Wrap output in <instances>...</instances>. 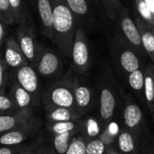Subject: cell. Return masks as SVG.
<instances>
[{
  "label": "cell",
  "mask_w": 154,
  "mask_h": 154,
  "mask_svg": "<svg viewBox=\"0 0 154 154\" xmlns=\"http://www.w3.org/2000/svg\"><path fill=\"white\" fill-rule=\"evenodd\" d=\"M38 20L41 32L43 36L53 41L52 5L51 0H29Z\"/></svg>",
  "instance_id": "cell-13"
},
{
  "label": "cell",
  "mask_w": 154,
  "mask_h": 154,
  "mask_svg": "<svg viewBox=\"0 0 154 154\" xmlns=\"http://www.w3.org/2000/svg\"><path fill=\"white\" fill-rule=\"evenodd\" d=\"M135 7L138 12V15L151 27L154 28V19L148 5L144 0H134Z\"/></svg>",
  "instance_id": "cell-30"
},
{
  "label": "cell",
  "mask_w": 154,
  "mask_h": 154,
  "mask_svg": "<svg viewBox=\"0 0 154 154\" xmlns=\"http://www.w3.org/2000/svg\"><path fill=\"white\" fill-rule=\"evenodd\" d=\"M42 105L44 110L54 107H66L77 111L74 93V74L69 69L64 76L59 78L44 90Z\"/></svg>",
  "instance_id": "cell-5"
},
{
  "label": "cell",
  "mask_w": 154,
  "mask_h": 154,
  "mask_svg": "<svg viewBox=\"0 0 154 154\" xmlns=\"http://www.w3.org/2000/svg\"><path fill=\"white\" fill-rule=\"evenodd\" d=\"M110 54L116 75L125 81L127 76L143 65V55L134 45H132L122 33L114 35L109 42Z\"/></svg>",
  "instance_id": "cell-4"
},
{
  "label": "cell",
  "mask_w": 154,
  "mask_h": 154,
  "mask_svg": "<svg viewBox=\"0 0 154 154\" xmlns=\"http://www.w3.org/2000/svg\"><path fill=\"white\" fill-rule=\"evenodd\" d=\"M115 147L123 154H154L151 153L134 135L123 127Z\"/></svg>",
  "instance_id": "cell-16"
},
{
  "label": "cell",
  "mask_w": 154,
  "mask_h": 154,
  "mask_svg": "<svg viewBox=\"0 0 154 154\" xmlns=\"http://www.w3.org/2000/svg\"><path fill=\"white\" fill-rule=\"evenodd\" d=\"M91 3H94V4H98L99 3V0H89Z\"/></svg>",
  "instance_id": "cell-41"
},
{
  "label": "cell",
  "mask_w": 154,
  "mask_h": 154,
  "mask_svg": "<svg viewBox=\"0 0 154 154\" xmlns=\"http://www.w3.org/2000/svg\"><path fill=\"white\" fill-rule=\"evenodd\" d=\"M19 112L22 111L17 108L9 92H7L6 90L0 91V116L15 115Z\"/></svg>",
  "instance_id": "cell-28"
},
{
  "label": "cell",
  "mask_w": 154,
  "mask_h": 154,
  "mask_svg": "<svg viewBox=\"0 0 154 154\" xmlns=\"http://www.w3.org/2000/svg\"><path fill=\"white\" fill-rule=\"evenodd\" d=\"M97 93V115L105 127L113 120H118L125 92L116 78L115 70L107 63L100 66L95 81Z\"/></svg>",
  "instance_id": "cell-1"
},
{
  "label": "cell",
  "mask_w": 154,
  "mask_h": 154,
  "mask_svg": "<svg viewBox=\"0 0 154 154\" xmlns=\"http://www.w3.org/2000/svg\"><path fill=\"white\" fill-rule=\"evenodd\" d=\"M71 66L69 70L74 75L88 73L92 64L89 42L84 28L79 27L75 35L71 55Z\"/></svg>",
  "instance_id": "cell-8"
},
{
  "label": "cell",
  "mask_w": 154,
  "mask_h": 154,
  "mask_svg": "<svg viewBox=\"0 0 154 154\" xmlns=\"http://www.w3.org/2000/svg\"><path fill=\"white\" fill-rule=\"evenodd\" d=\"M104 129L105 125L97 113L95 115L89 114L80 118V126L78 134L81 135L88 143L99 138Z\"/></svg>",
  "instance_id": "cell-14"
},
{
  "label": "cell",
  "mask_w": 154,
  "mask_h": 154,
  "mask_svg": "<svg viewBox=\"0 0 154 154\" xmlns=\"http://www.w3.org/2000/svg\"><path fill=\"white\" fill-rule=\"evenodd\" d=\"M80 118L71 121H67V122L47 123L46 130L50 135L70 133V132H75L79 134V130L80 126Z\"/></svg>",
  "instance_id": "cell-24"
},
{
  "label": "cell",
  "mask_w": 154,
  "mask_h": 154,
  "mask_svg": "<svg viewBox=\"0 0 154 154\" xmlns=\"http://www.w3.org/2000/svg\"><path fill=\"white\" fill-rule=\"evenodd\" d=\"M9 67L5 59L2 57L0 60V91H5L10 86L12 80V73L9 72Z\"/></svg>",
  "instance_id": "cell-33"
},
{
  "label": "cell",
  "mask_w": 154,
  "mask_h": 154,
  "mask_svg": "<svg viewBox=\"0 0 154 154\" xmlns=\"http://www.w3.org/2000/svg\"><path fill=\"white\" fill-rule=\"evenodd\" d=\"M144 1H145L146 5H148V7H149V9H150L154 19V0H144Z\"/></svg>",
  "instance_id": "cell-39"
},
{
  "label": "cell",
  "mask_w": 154,
  "mask_h": 154,
  "mask_svg": "<svg viewBox=\"0 0 154 154\" xmlns=\"http://www.w3.org/2000/svg\"><path fill=\"white\" fill-rule=\"evenodd\" d=\"M9 3L15 17V23L19 24L23 21L32 17L26 0H9Z\"/></svg>",
  "instance_id": "cell-27"
},
{
  "label": "cell",
  "mask_w": 154,
  "mask_h": 154,
  "mask_svg": "<svg viewBox=\"0 0 154 154\" xmlns=\"http://www.w3.org/2000/svg\"><path fill=\"white\" fill-rule=\"evenodd\" d=\"M5 44V51L2 57L5 59L6 64L10 69L15 70L30 63L17 41L10 37L6 40Z\"/></svg>",
  "instance_id": "cell-15"
},
{
  "label": "cell",
  "mask_w": 154,
  "mask_h": 154,
  "mask_svg": "<svg viewBox=\"0 0 154 154\" xmlns=\"http://www.w3.org/2000/svg\"><path fill=\"white\" fill-rule=\"evenodd\" d=\"M144 78V99L145 107L150 114H154V67L149 64L145 66Z\"/></svg>",
  "instance_id": "cell-21"
},
{
  "label": "cell",
  "mask_w": 154,
  "mask_h": 154,
  "mask_svg": "<svg viewBox=\"0 0 154 154\" xmlns=\"http://www.w3.org/2000/svg\"><path fill=\"white\" fill-rule=\"evenodd\" d=\"M9 94L20 111L34 110L35 104L32 95L12 79Z\"/></svg>",
  "instance_id": "cell-17"
},
{
  "label": "cell",
  "mask_w": 154,
  "mask_h": 154,
  "mask_svg": "<svg viewBox=\"0 0 154 154\" xmlns=\"http://www.w3.org/2000/svg\"><path fill=\"white\" fill-rule=\"evenodd\" d=\"M74 93L77 111L80 117L97 113V93L95 82L88 73L74 75Z\"/></svg>",
  "instance_id": "cell-6"
},
{
  "label": "cell",
  "mask_w": 154,
  "mask_h": 154,
  "mask_svg": "<svg viewBox=\"0 0 154 154\" xmlns=\"http://www.w3.org/2000/svg\"><path fill=\"white\" fill-rule=\"evenodd\" d=\"M52 5L53 41L59 50L71 58L75 35L79 28L77 19L66 0H51Z\"/></svg>",
  "instance_id": "cell-2"
},
{
  "label": "cell",
  "mask_w": 154,
  "mask_h": 154,
  "mask_svg": "<svg viewBox=\"0 0 154 154\" xmlns=\"http://www.w3.org/2000/svg\"><path fill=\"white\" fill-rule=\"evenodd\" d=\"M42 121L38 118H32L29 123L5 132L0 136L1 145H18L24 143L26 141L36 136L41 129Z\"/></svg>",
  "instance_id": "cell-11"
},
{
  "label": "cell",
  "mask_w": 154,
  "mask_h": 154,
  "mask_svg": "<svg viewBox=\"0 0 154 154\" xmlns=\"http://www.w3.org/2000/svg\"><path fill=\"white\" fill-rule=\"evenodd\" d=\"M76 134H78V133L70 132V133L51 135L50 145L57 154H65L70 145L73 137Z\"/></svg>",
  "instance_id": "cell-25"
},
{
  "label": "cell",
  "mask_w": 154,
  "mask_h": 154,
  "mask_svg": "<svg viewBox=\"0 0 154 154\" xmlns=\"http://www.w3.org/2000/svg\"><path fill=\"white\" fill-rule=\"evenodd\" d=\"M145 67L141 68L134 72L130 73L125 82L127 83L128 87L134 93V95L137 97L140 103L143 106H145V99H144V78H145Z\"/></svg>",
  "instance_id": "cell-20"
},
{
  "label": "cell",
  "mask_w": 154,
  "mask_h": 154,
  "mask_svg": "<svg viewBox=\"0 0 154 154\" xmlns=\"http://www.w3.org/2000/svg\"><path fill=\"white\" fill-rule=\"evenodd\" d=\"M7 33H8V24L5 23L4 22L0 21V44L3 46L7 38Z\"/></svg>",
  "instance_id": "cell-37"
},
{
  "label": "cell",
  "mask_w": 154,
  "mask_h": 154,
  "mask_svg": "<svg viewBox=\"0 0 154 154\" xmlns=\"http://www.w3.org/2000/svg\"><path fill=\"white\" fill-rule=\"evenodd\" d=\"M0 21L8 25L15 23V17L9 0H0Z\"/></svg>",
  "instance_id": "cell-29"
},
{
  "label": "cell",
  "mask_w": 154,
  "mask_h": 154,
  "mask_svg": "<svg viewBox=\"0 0 154 154\" xmlns=\"http://www.w3.org/2000/svg\"><path fill=\"white\" fill-rule=\"evenodd\" d=\"M122 126L119 122V120H113L110 123H108L102 134L100 135V139L109 147H115L117 137L121 132Z\"/></svg>",
  "instance_id": "cell-26"
},
{
  "label": "cell",
  "mask_w": 154,
  "mask_h": 154,
  "mask_svg": "<svg viewBox=\"0 0 154 154\" xmlns=\"http://www.w3.org/2000/svg\"><path fill=\"white\" fill-rule=\"evenodd\" d=\"M118 120L151 152L154 153V135L146 121L141 106L128 93L125 94Z\"/></svg>",
  "instance_id": "cell-3"
},
{
  "label": "cell",
  "mask_w": 154,
  "mask_h": 154,
  "mask_svg": "<svg viewBox=\"0 0 154 154\" xmlns=\"http://www.w3.org/2000/svg\"><path fill=\"white\" fill-rule=\"evenodd\" d=\"M134 20L141 34L143 50L154 63V28L148 25L139 15H136Z\"/></svg>",
  "instance_id": "cell-19"
},
{
  "label": "cell",
  "mask_w": 154,
  "mask_h": 154,
  "mask_svg": "<svg viewBox=\"0 0 154 154\" xmlns=\"http://www.w3.org/2000/svg\"><path fill=\"white\" fill-rule=\"evenodd\" d=\"M106 154H123L122 152H120L116 147H112L108 150V152H106Z\"/></svg>",
  "instance_id": "cell-40"
},
{
  "label": "cell",
  "mask_w": 154,
  "mask_h": 154,
  "mask_svg": "<svg viewBox=\"0 0 154 154\" xmlns=\"http://www.w3.org/2000/svg\"><path fill=\"white\" fill-rule=\"evenodd\" d=\"M16 35L20 47L24 52L29 62L33 66L36 60L39 43L37 42L36 32L32 17L23 21L18 24Z\"/></svg>",
  "instance_id": "cell-10"
},
{
  "label": "cell",
  "mask_w": 154,
  "mask_h": 154,
  "mask_svg": "<svg viewBox=\"0 0 154 154\" xmlns=\"http://www.w3.org/2000/svg\"><path fill=\"white\" fill-rule=\"evenodd\" d=\"M25 143L18 145H1L0 154H19Z\"/></svg>",
  "instance_id": "cell-36"
},
{
  "label": "cell",
  "mask_w": 154,
  "mask_h": 154,
  "mask_svg": "<svg viewBox=\"0 0 154 154\" xmlns=\"http://www.w3.org/2000/svg\"><path fill=\"white\" fill-rule=\"evenodd\" d=\"M153 67H154V64H153Z\"/></svg>",
  "instance_id": "cell-42"
},
{
  "label": "cell",
  "mask_w": 154,
  "mask_h": 154,
  "mask_svg": "<svg viewBox=\"0 0 154 154\" xmlns=\"http://www.w3.org/2000/svg\"><path fill=\"white\" fill-rule=\"evenodd\" d=\"M37 154H57L54 150L51 147L50 144H47L45 143H43L37 151Z\"/></svg>",
  "instance_id": "cell-38"
},
{
  "label": "cell",
  "mask_w": 154,
  "mask_h": 154,
  "mask_svg": "<svg viewBox=\"0 0 154 154\" xmlns=\"http://www.w3.org/2000/svg\"><path fill=\"white\" fill-rule=\"evenodd\" d=\"M67 5L74 14L78 23L82 21H87L89 19L91 14V7L89 0H66Z\"/></svg>",
  "instance_id": "cell-23"
},
{
  "label": "cell",
  "mask_w": 154,
  "mask_h": 154,
  "mask_svg": "<svg viewBox=\"0 0 154 154\" xmlns=\"http://www.w3.org/2000/svg\"><path fill=\"white\" fill-rule=\"evenodd\" d=\"M34 118L33 110H26L19 112L15 115L0 116V134L18 128Z\"/></svg>",
  "instance_id": "cell-18"
},
{
  "label": "cell",
  "mask_w": 154,
  "mask_h": 154,
  "mask_svg": "<svg viewBox=\"0 0 154 154\" xmlns=\"http://www.w3.org/2000/svg\"><path fill=\"white\" fill-rule=\"evenodd\" d=\"M43 143H44L43 138L42 136H38L34 142L30 143H25L19 154H37L38 148Z\"/></svg>",
  "instance_id": "cell-35"
},
{
  "label": "cell",
  "mask_w": 154,
  "mask_h": 154,
  "mask_svg": "<svg viewBox=\"0 0 154 154\" xmlns=\"http://www.w3.org/2000/svg\"><path fill=\"white\" fill-rule=\"evenodd\" d=\"M65 154H87V141L79 134H76Z\"/></svg>",
  "instance_id": "cell-31"
},
{
  "label": "cell",
  "mask_w": 154,
  "mask_h": 154,
  "mask_svg": "<svg viewBox=\"0 0 154 154\" xmlns=\"http://www.w3.org/2000/svg\"><path fill=\"white\" fill-rule=\"evenodd\" d=\"M153 115H154V114H153Z\"/></svg>",
  "instance_id": "cell-43"
},
{
  "label": "cell",
  "mask_w": 154,
  "mask_h": 154,
  "mask_svg": "<svg viewBox=\"0 0 154 154\" xmlns=\"http://www.w3.org/2000/svg\"><path fill=\"white\" fill-rule=\"evenodd\" d=\"M101 3L104 6V9L107 16L111 20L116 22L117 19L120 5L123 4L121 0H101Z\"/></svg>",
  "instance_id": "cell-34"
},
{
  "label": "cell",
  "mask_w": 154,
  "mask_h": 154,
  "mask_svg": "<svg viewBox=\"0 0 154 154\" xmlns=\"http://www.w3.org/2000/svg\"><path fill=\"white\" fill-rule=\"evenodd\" d=\"M45 118L47 123L67 122L80 118L77 111L66 107H54L45 110Z\"/></svg>",
  "instance_id": "cell-22"
},
{
  "label": "cell",
  "mask_w": 154,
  "mask_h": 154,
  "mask_svg": "<svg viewBox=\"0 0 154 154\" xmlns=\"http://www.w3.org/2000/svg\"><path fill=\"white\" fill-rule=\"evenodd\" d=\"M33 67L41 78L51 79L60 77L63 69V60L59 51L39 43Z\"/></svg>",
  "instance_id": "cell-7"
},
{
  "label": "cell",
  "mask_w": 154,
  "mask_h": 154,
  "mask_svg": "<svg viewBox=\"0 0 154 154\" xmlns=\"http://www.w3.org/2000/svg\"><path fill=\"white\" fill-rule=\"evenodd\" d=\"M110 148L100 138H97L87 143V154H106Z\"/></svg>",
  "instance_id": "cell-32"
},
{
  "label": "cell",
  "mask_w": 154,
  "mask_h": 154,
  "mask_svg": "<svg viewBox=\"0 0 154 154\" xmlns=\"http://www.w3.org/2000/svg\"><path fill=\"white\" fill-rule=\"evenodd\" d=\"M116 22H117L121 29L122 34L126 38V40L132 45H134L143 55H144L146 52L143 50L141 34L135 23V20L132 18L128 9L123 4L120 5L117 19Z\"/></svg>",
  "instance_id": "cell-12"
},
{
  "label": "cell",
  "mask_w": 154,
  "mask_h": 154,
  "mask_svg": "<svg viewBox=\"0 0 154 154\" xmlns=\"http://www.w3.org/2000/svg\"><path fill=\"white\" fill-rule=\"evenodd\" d=\"M12 79L32 95L36 107L42 105L43 92L42 90L40 75L31 63L13 70Z\"/></svg>",
  "instance_id": "cell-9"
}]
</instances>
